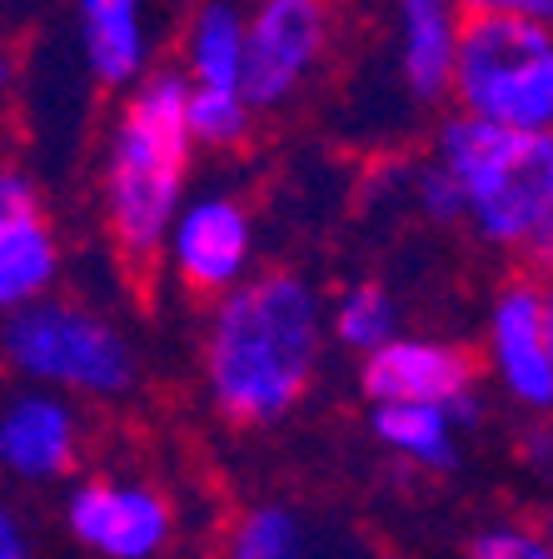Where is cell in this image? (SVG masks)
<instances>
[{"mask_svg":"<svg viewBox=\"0 0 553 559\" xmlns=\"http://www.w3.org/2000/svg\"><path fill=\"white\" fill-rule=\"evenodd\" d=\"M324 300L300 270H265L219 295L205 325V390L230 425H275L310 395Z\"/></svg>","mask_w":553,"mask_h":559,"instance_id":"1","label":"cell"},{"mask_svg":"<svg viewBox=\"0 0 553 559\" xmlns=\"http://www.w3.org/2000/svg\"><path fill=\"white\" fill-rule=\"evenodd\" d=\"M184 105H190V81L180 70H151L140 85H130L105 140L100 210L130 270H151L165 255V235L184 205L190 155H195Z\"/></svg>","mask_w":553,"mask_h":559,"instance_id":"2","label":"cell"},{"mask_svg":"<svg viewBox=\"0 0 553 559\" xmlns=\"http://www.w3.org/2000/svg\"><path fill=\"white\" fill-rule=\"evenodd\" d=\"M434 160L459 186L469 230L494 250L529 255L553 221V135H519L449 116L438 126Z\"/></svg>","mask_w":553,"mask_h":559,"instance_id":"3","label":"cell"},{"mask_svg":"<svg viewBox=\"0 0 553 559\" xmlns=\"http://www.w3.org/2000/svg\"><path fill=\"white\" fill-rule=\"evenodd\" d=\"M0 360L31 380V390L50 395L125 400L140 380L135 345L91 305L56 295L0 320Z\"/></svg>","mask_w":553,"mask_h":559,"instance_id":"4","label":"cell"},{"mask_svg":"<svg viewBox=\"0 0 553 559\" xmlns=\"http://www.w3.org/2000/svg\"><path fill=\"white\" fill-rule=\"evenodd\" d=\"M449 100L484 126L553 135V31L508 15H464Z\"/></svg>","mask_w":553,"mask_h":559,"instance_id":"5","label":"cell"},{"mask_svg":"<svg viewBox=\"0 0 553 559\" xmlns=\"http://www.w3.org/2000/svg\"><path fill=\"white\" fill-rule=\"evenodd\" d=\"M60 514L70 539L95 559H165V549L175 545V504L151 479H75Z\"/></svg>","mask_w":553,"mask_h":559,"instance_id":"6","label":"cell"},{"mask_svg":"<svg viewBox=\"0 0 553 559\" xmlns=\"http://www.w3.org/2000/svg\"><path fill=\"white\" fill-rule=\"evenodd\" d=\"M335 35L329 0H260L244 15V75L240 95L250 110H275L294 100L300 85L320 70Z\"/></svg>","mask_w":553,"mask_h":559,"instance_id":"7","label":"cell"},{"mask_svg":"<svg viewBox=\"0 0 553 559\" xmlns=\"http://www.w3.org/2000/svg\"><path fill=\"white\" fill-rule=\"evenodd\" d=\"M359 390L369 405H444L459 430L479 425V360L464 345L429 335H399L359 360Z\"/></svg>","mask_w":553,"mask_h":559,"instance_id":"8","label":"cell"},{"mask_svg":"<svg viewBox=\"0 0 553 559\" xmlns=\"http://www.w3.org/2000/svg\"><path fill=\"white\" fill-rule=\"evenodd\" d=\"M489 374L498 380L508 405L524 415H553V340L543 310V280L514 275L498 285L489 305Z\"/></svg>","mask_w":553,"mask_h":559,"instance_id":"9","label":"cell"},{"mask_svg":"<svg viewBox=\"0 0 553 559\" xmlns=\"http://www.w3.org/2000/svg\"><path fill=\"white\" fill-rule=\"evenodd\" d=\"M170 270L190 295H230L235 285L250 280L254 260V221L250 210L225 190L184 195L170 235H165Z\"/></svg>","mask_w":553,"mask_h":559,"instance_id":"10","label":"cell"},{"mask_svg":"<svg viewBox=\"0 0 553 559\" xmlns=\"http://www.w3.org/2000/svg\"><path fill=\"white\" fill-rule=\"evenodd\" d=\"M60 280V235L25 170L0 165V314L46 300Z\"/></svg>","mask_w":553,"mask_h":559,"instance_id":"11","label":"cell"},{"mask_svg":"<svg viewBox=\"0 0 553 559\" xmlns=\"http://www.w3.org/2000/svg\"><path fill=\"white\" fill-rule=\"evenodd\" d=\"M81 460V415L65 395L21 390L0 405V475L21 485H56Z\"/></svg>","mask_w":553,"mask_h":559,"instance_id":"12","label":"cell"},{"mask_svg":"<svg viewBox=\"0 0 553 559\" xmlns=\"http://www.w3.org/2000/svg\"><path fill=\"white\" fill-rule=\"evenodd\" d=\"M85 66L100 85H140L151 75V21L145 0H75Z\"/></svg>","mask_w":553,"mask_h":559,"instance_id":"13","label":"cell"},{"mask_svg":"<svg viewBox=\"0 0 553 559\" xmlns=\"http://www.w3.org/2000/svg\"><path fill=\"white\" fill-rule=\"evenodd\" d=\"M399 15V75L419 100L449 95L454 46H459V0H394Z\"/></svg>","mask_w":553,"mask_h":559,"instance_id":"14","label":"cell"},{"mask_svg":"<svg viewBox=\"0 0 553 559\" xmlns=\"http://www.w3.org/2000/svg\"><path fill=\"white\" fill-rule=\"evenodd\" d=\"M184 81L195 91H240L244 75V5L200 0L184 25Z\"/></svg>","mask_w":553,"mask_h":559,"instance_id":"15","label":"cell"},{"mask_svg":"<svg viewBox=\"0 0 553 559\" xmlns=\"http://www.w3.org/2000/svg\"><path fill=\"white\" fill-rule=\"evenodd\" d=\"M369 435L399 465L438 469V475L459 465L464 430L454 425V415L444 405H374L369 409Z\"/></svg>","mask_w":553,"mask_h":559,"instance_id":"16","label":"cell"},{"mask_svg":"<svg viewBox=\"0 0 553 559\" xmlns=\"http://www.w3.org/2000/svg\"><path fill=\"white\" fill-rule=\"evenodd\" d=\"M324 555V530H314L294 504H250L230 520L219 559H320Z\"/></svg>","mask_w":553,"mask_h":559,"instance_id":"17","label":"cell"},{"mask_svg":"<svg viewBox=\"0 0 553 559\" xmlns=\"http://www.w3.org/2000/svg\"><path fill=\"white\" fill-rule=\"evenodd\" d=\"M329 325H335V340L354 355H374L389 340H399V300L384 290L380 280H359L329 310Z\"/></svg>","mask_w":553,"mask_h":559,"instance_id":"18","label":"cell"},{"mask_svg":"<svg viewBox=\"0 0 553 559\" xmlns=\"http://www.w3.org/2000/svg\"><path fill=\"white\" fill-rule=\"evenodd\" d=\"M184 126L190 140L205 151H235L254 130V110L240 91H195L190 85V105H184Z\"/></svg>","mask_w":553,"mask_h":559,"instance_id":"19","label":"cell"},{"mask_svg":"<svg viewBox=\"0 0 553 559\" xmlns=\"http://www.w3.org/2000/svg\"><path fill=\"white\" fill-rule=\"evenodd\" d=\"M464 559H553V545L539 535V524H484L469 535Z\"/></svg>","mask_w":553,"mask_h":559,"instance_id":"20","label":"cell"},{"mask_svg":"<svg viewBox=\"0 0 553 559\" xmlns=\"http://www.w3.org/2000/svg\"><path fill=\"white\" fill-rule=\"evenodd\" d=\"M414 205L424 210L434 225H454L464 221V200H459V186L449 180V170L438 160H424L414 170Z\"/></svg>","mask_w":553,"mask_h":559,"instance_id":"21","label":"cell"},{"mask_svg":"<svg viewBox=\"0 0 553 559\" xmlns=\"http://www.w3.org/2000/svg\"><path fill=\"white\" fill-rule=\"evenodd\" d=\"M464 15H508V21H529L553 31V0H459Z\"/></svg>","mask_w":553,"mask_h":559,"instance_id":"22","label":"cell"},{"mask_svg":"<svg viewBox=\"0 0 553 559\" xmlns=\"http://www.w3.org/2000/svg\"><path fill=\"white\" fill-rule=\"evenodd\" d=\"M0 559H35V539L25 530L21 510L0 495Z\"/></svg>","mask_w":553,"mask_h":559,"instance_id":"23","label":"cell"},{"mask_svg":"<svg viewBox=\"0 0 553 559\" xmlns=\"http://www.w3.org/2000/svg\"><path fill=\"white\" fill-rule=\"evenodd\" d=\"M524 260H529L533 270H543V275L553 280V221L543 225V235H539V240L529 245V255H524Z\"/></svg>","mask_w":553,"mask_h":559,"instance_id":"24","label":"cell"},{"mask_svg":"<svg viewBox=\"0 0 553 559\" xmlns=\"http://www.w3.org/2000/svg\"><path fill=\"white\" fill-rule=\"evenodd\" d=\"M543 310H549V340H553V280H543Z\"/></svg>","mask_w":553,"mask_h":559,"instance_id":"25","label":"cell"},{"mask_svg":"<svg viewBox=\"0 0 553 559\" xmlns=\"http://www.w3.org/2000/svg\"><path fill=\"white\" fill-rule=\"evenodd\" d=\"M539 535L553 545V504H549V510H543V520H539Z\"/></svg>","mask_w":553,"mask_h":559,"instance_id":"26","label":"cell"},{"mask_svg":"<svg viewBox=\"0 0 553 559\" xmlns=\"http://www.w3.org/2000/svg\"><path fill=\"white\" fill-rule=\"evenodd\" d=\"M5 85H11V60L0 56V91H5Z\"/></svg>","mask_w":553,"mask_h":559,"instance_id":"27","label":"cell"},{"mask_svg":"<svg viewBox=\"0 0 553 559\" xmlns=\"http://www.w3.org/2000/svg\"><path fill=\"white\" fill-rule=\"evenodd\" d=\"M549 479H553V469H549Z\"/></svg>","mask_w":553,"mask_h":559,"instance_id":"28","label":"cell"}]
</instances>
